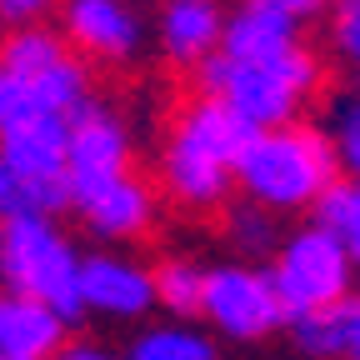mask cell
Listing matches in <instances>:
<instances>
[{
    "label": "cell",
    "mask_w": 360,
    "mask_h": 360,
    "mask_svg": "<svg viewBox=\"0 0 360 360\" xmlns=\"http://www.w3.org/2000/svg\"><path fill=\"white\" fill-rule=\"evenodd\" d=\"M281 6H285L295 20H321V15H330L335 0H281Z\"/></svg>",
    "instance_id": "26"
},
{
    "label": "cell",
    "mask_w": 360,
    "mask_h": 360,
    "mask_svg": "<svg viewBox=\"0 0 360 360\" xmlns=\"http://www.w3.org/2000/svg\"><path fill=\"white\" fill-rule=\"evenodd\" d=\"M225 240H231L240 255H276L281 250V231H276V215L250 205V200H236L225 210Z\"/></svg>",
    "instance_id": "21"
},
{
    "label": "cell",
    "mask_w": 360,
    "mask_h": 360,
    "mask_svg": "<svg viewBox=\"0 0 360 360\" xmlns=\"http://www.w3.org/2000/svg\"><path fill=\"white\" fill-rule=\"evenodd\" d=\"M200 321L220 335V340H265L281 326H290V310L281 300V285L270 276V265H250V260H220L205 276V310Z\"/></svg>",
    "instance_id": "7"
},
{
    "label": "cell",
    "mask_w": 360,
    "mask_h": 360,
    "mask_svg": "<svg viewBox=\"0 0 360 360\" xmlns=\"http://www.w3.org/2000/svg\"><path fill=\"white\" fill-rule=\"evenodd\" d=\"M295 350L310 355V360H350V321H345V305L335 310H315V315H295L285 326Z\"/></svg>",
    "instance_id": "19"
},
{
    "label": "cell",
    "mask_w": 360,
    "mask_h": 360,
    "mask_svg": "<svg viewBox=\"0 0 360 360\" xmlns=\"http://www.w3.org/2000/svg\"><path fill=\"white\" fill-rule=\"evenodd\" d=\"M75 215L85 220V231L96 236L105 250H115L125 240H141L155 225V191L130 170V175L110 180V186H101L96 195L75 200Z\"/></svg>",
    "instance_id": "13"
},
{
    "label": "cell",
    "mask_w": 360,
    "mask_h": 360,
    "mask_svg": "<svg viewBox=\"0 0 360 360\" xmlns=\"http://www.w3.org/2000/svg\"><path fill=\"white\" fill-rule=\"evenodd\" d=\"M130 155H135V141L125 115H115L101 101L85 105L70 120V200H85L110 180L130 175Z\"/></svg>",
    "instance_id": "11"
},
{
    "label": "cell",
    "mask_w": 360,
    "mask_h": 360,
    "mask_svg": "<svg viewBox=\"0 0 360 360\" xmlns=\"http://www.w3.org/2000/svg\"><path fill=\"white\" fill-rule=\"evenodd\" d=\"M355 90H360V70H355Z\"/></svg>",
    "instance_id": "28"
},
{
    "label": "cell",
    "mask_w": 360,
    "mask_h": 360,
    "mask_svg": "<svg viewBox=\"0 0 360 360\" xmlns=\"http://www.w3.org/2000/svg\"><path fill=\"white\" fill-rule=\"evenodd\" d=\"M315 220L350 250V260L360 265V180H335V191L321 200Z\"/></svg>",
    "instance_id": "22"
},
{
    "label": "cell",
    "mask_w": 360,
    "mask_h": 360,
    "mask_svg": "<svg viewBox=\"0 0 360 360\" xmlns=\"http://www.w3.org/2000/svg\"><path fill=\"white\" fill-rule=\"evenodd\" d=\"M326 135L345 180H360V90H335L326 101Z\"/></svg>",
    "instance_id": "20"
},
{
    "label": "cell",
    "mask_w": 360,
    "mask_h": 360,
    "mask_svg": "<svg viewBox=\"0 0 360 360\" xmlns=\"http://www.w3.org/2000/svg\"><path fill=\"white\" fill-rule=\"evenodd\" d=\"M85 105H96V96L80 56H65L40 75H0V135L35 120H75Z\"/></svg>",
    "instance_id": "9"
},
{
    "label": "cell",
    "mask_w": 360,
    "mask_h": 360,
    "mask_svg": "<svg viewBox=\"0 0 360 360\" xmlns=\"http://www.w3.org/2000/svg\"><path fill=\"white\" fill-rule=\"evenodd\" d=\"M125 360H220V350L195 321H160L130 335Z\"/></svg>",
    "instance_id": "16"
},
{
    "label": "cell",
    "mask_w": 360,
    "mask_h": 360,
    "mask_svg": "<svg viewBox=\"0 0 360 360\" xmlns=\"http://www.w3.org/2000/svg\"><path fill=\"white\" fill-rule=\"evenodd\" d=\"M0 276H6L11 295H30L40 305H51L65 326L85 321V295H80L85 255L51 215L6 220V231H0Z\"/></svg>",
    "instance_id": "4"
},
{
    "label": "cell",
    "mask_w": 360,
    "mask_h": 360,
    "mask_svg": "<svg viewBox=\"0 0 360 360\" xmlns=\"http://www.w3.org/2000/svg\"><path fill=\"white\" fill-rule=\"evenodd\" d=\"M0 210L15 215H60L70 200V120H35L0 135Z\"/></svg>",
    "instance_id": "5"
},
{
    "label": "cell",
    "mask_w": 360,
    "mask_h": 360,
    "mask_svg": "<svg viewBox=\"0 0 360 360\" xmlns=\"http://www.w3.org/2000/svg\"><path fill=\"white\" fill-rule=\"evenodd\" d=\"M70 51V40L60 35V25H25L6 35V51H0V75H40L60 65Z\"/></svg>",
    "instance_id": "17"
},
{
    "label": "cell",
    "mask_w": 360,
    "mask_h": 360,
    "mask_svg": "<svg viewBox=\"0 0 360 360\" xmlns=\"http://www.w3.org/2000/svg\"><path fill=\"white\" fill-rule=\"evenodd\" d=\"M300 45V20L281 0H236L225 20V45L220 56L231 60H276Z\"/></svg>",
    "instance_id": "14"
},
{
    "label": "cell",
    "mask_w": 360,
    "mask_h": 360,
    "mask_svg": "<svg viewBox=\"0 0 360 360\" xmlns=\"http://www.w3.org/2000/svg\"><path fill=\"white\" fill-rule=\"evenodd\" d=\"M56 6L60 0H0V15H6L11 30H25V25H45V15Z\"/></svg>",
    "instance_id": "24"
},
{
    "label": "cell",
    "mask_w": 360,
    "mask_h": 360,
    "mask_svg": "<svg viewBox=\"0 0 360 360\" xmlns=\"http://www.w3.org/2000/svg\"><path fill=\"white\" fill-rule=\"evenodd\" d=\"M270 276L281 285V300L290 310V321L295 315H315V310H335V305H345L355 295L350 290L355 260L321 220L285 231L281 250L270 255Z\"/></svg>",
    "instance_id": "6"
},
{
    "label": "cell",
    "mask_w": 360,
    "mask_h": 360,
    "mask_svg": "<svg viewBox=\"0 0 360 360\" xmlns=\"http://www.w3.org/2000/svg\"><path fill=\"white\" fill-rule=\"evenodd\" d=\"M205 276H210V265H195L191 255H165L155 265L160 310H170L175 321H195L205 310Z\"/></svg>",
    "instance_id": "18"
},
{
    "label": "cell",
    "mask_w": 360,
    "mask_h": 360,
    "mask_svg": "<svg viewBox=\"0 0 360 360\" xmlns=\"http://www.w3.org/2000/svg\"><path fill=\"white\" fill-rule=\"evenodd\" d=\"M326 40L330 51L360 70V0H335L330 15H326Z\"/></svg>",
    "instance_id": "23"
},
{
    "label": "cell",
    "mask_w": 360,
    "mask_h": 360,
    "mask_svg": "<svg viewBox=\"0 0 360 360\" xmlns=\"http://www.w3.org/2000/svg\"><path fill=\"white\" fill-rule=\"evenodd\" d=\"M345 321H350V360H360V295L345 300Z\"/></svg>",
    "instance_id": "27"
},
{
    "label": "cell",
    "mask_w": 360,
    "mask_h": 360,
    "mask_svg": "<svg viewBox=\"0 0 360 360\" xmlns=\"http://www.w3.org/2000/svg\"><path fill=\"white\" fill-rule=\"evenodd\" d=\"M255 141V125H245L225 101L195 96L175 115L160 146V186L186 210H220L231 200L236 170L245 146Z\"/></svg>",
    "instance_id": "1"
},
{
    "label": "cell",
    "mask_w": 360,
    "mask_h": 360,
    "mask_svg": "<svg viewBox=\"0 0 360 360\" xmlns=\"http://www.w3.org/2000/svg\"><path fill=\"white\" fill-rule=\"evenodd\" d=\"M80 295H85V315H101V321H115V326H135V321H146V315L160 305L155 265L101 245V250L85 255Z\"/></svg>",
    "instance_id": "10"
},
{
    "label": "cell",
    "mask_w": 360,
    "mask_h": 360,
    "mask_svg": "<svg viewBox=\"0 0 360 360\" xmlns=\"http://www.w3.org/2000/svg\"><path fill=\"white\" fill-rule=\"evenodd\" d=\"M340 160L326 125H281V130H255V141L240 155L236 191L240 200L270 210V215H315L321 200L335 191Z\"/></svg>",
    "instance_id": "2"
},
{
    "label": "cell",
    "mask_w": 360,
    "mask_h": 360,
    "mask_svg": "<svg viewBox=\"0 0 360 360\" xmlns=\"http://www.w3.org/2000/svg\"><path fill=\"white\" fill-rule=\"evenodd\" d=\"M195 75H200V96L225 101L245 125L281 130V125H295L300 105L321 90V56L305 51V45H295L290 56H276V60L215 56Z\"/></svg>",
    "instance_id": "3"
},
{
    "label": "cell",
    "mask_w": 360,
    "mask_h": 360,
    "mask_svg": "<svg viewBox=\"0 0 360 360\" xmlns=\"http://www.w3.org/2000/svg\"><path fill=\"white\" fill-rule=\"evenodd\" d=\"M56 360H125V355H115L110 345H101V340H85V335H75Z\"/></svg>",
    "instance_id": "25"
},
{
    "label": "cell",
    "mask_w": 360,
    "mask_h": 360,
    "mask_svg": "<svg viewBox=\"0 0 360 360\" xmlns=\"http://www.w3.org/2000/svg\"><path fill=\"white\" fill-rule=\"evenodd\" d=\"M70 326L51 305H40L30 295H11L0 300V360H56L70 335Z\"/></svg>",
    "instance_id": "15"
},
{
    "label": "cell",
    "mask_w": 360,
    "mask_h": 360,
    "mask_svg": "<svg viewBox=\"0 0 360 360\" xmlns=\"http://www.w3.org/2000/svg\"><path fill=\"white\" fill-rule=\"evenodd\" d=\"M225 0H160L155 6V45L180 70H200L225 45Z\"/></svg>",
    "instance_id": "12"
},
{
    "label": "cell",
    "mask_w": 360,
    "mask_h": 360,
    "mask_svg": "<svg viewBox=\"0 0 360 360\" xmlns=\"http://www.w3.org/2000/svg\"><path fill=\"white\" fill-rule=\"evenodd\" d=\"M56 25L70 40V51L96 65H130L150 35L135 0H60Z\"/></svg>",
    "instance_id": "8"
}]
</instances>
